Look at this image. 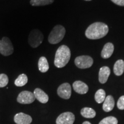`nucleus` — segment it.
<instances>
[{
    "mask_svg": "<svg viewBox=\"0 0 124 124\" xmlns=\"http://www.w3.org/2000/svg\"><path fill=\"white\" fill-rule=\"evenodd\" d=\"M75 121V116L71 112H65L60 114L57 118L56 124H73Z\"/></svg>",
    "mask_w": 124,
    "mask_h": 124,
    "instance_id": "8",
    "label": "nucleus"
},
{
    "mask_svg": "<svg viewBox=\"0 0 124 124\" xmlns=\"http://www.w3.org/2000/svg\"><path fill=\"white\" fill-rule=\"evenodd\" d=\"M108 32V27L106 24L96 22L91 24L86 29L85 35L91 40H97L105 37Z\"/></svg>",
    "mask_w": 124,
    "mask_h": 124,
    "instance_id": "1",
    "label": "nucleus"
},
{
    "mask_svg": "<svg viewBox=\"0 0 124 124\" xmlns=\"http://www.w3.org/2000/svg\"><path fill=\"white\" fill-rule=\"evenodd\" d=\"M114 45L111 43H108L105 45L101 52V57L103 59L110 58L114 52Z\"/></svg>",
    "mask_w": 124,
    "mask_h": 124,
    "instance_id": "14",
    "label": "nucleus"
},
{
    "mask_svg": "<svg viewBox=\"0 0 124 124\" xmlns=\"http://www.w3.org/2000/svg\"><path fill=\"white\" fill-rule=\"evenodd\" d=\"M110 75V70L107 66L101 67L99 72V81L102 84H104L108 81V79Z\"/></svg>",
    "mask_w": 124,
    "mask_h": 124,
    "instance_id": "12",
    "label": "nucleus"
},
{
    "mask_svg": "<svg viewBox=\"0 0 124 124\" xmlns=\"http://www.w3.org/2000/svg\"><path fill=\"white\" fill-rule=\"evenodd\" d=\"M9 79L5 74H0V87H4L8 84Z\"/></svg>",
    "mask_w": 124,
    "mask_h": 124,
    "instance_id": "23",
    "label": "nucleus"
},
{
    "mask_svg": "<svg viewBox=\"0 0 124 124\" xmlns=\"http://www.w3.org/2000/svg\"><path fill=\"white\" fill-rule=\"evenodd\" d=\"M28 82V77L27 76L24 74H22L20 75L17 77V78L15 80V84L16 86L22 87L24 86Z\"/></svg>",
    "mask_w": 124,
    "mask_h": 124,
    "instance_id": "19",
    "label": "nucleus"
},
{
    "mask_svg": "<svg viewBox=\"0 0 124 124\" xmlns=\"http://www.w3.org/2000/svg\"><path fill=\"white\" fill-rule=\"evenodd\" d=\"M111 1L117 5L124 7V0H111Z\"/></svg>",
    "mask_w": 124,
    "mask_h": 124,
    "instance_id": "25",
    "label": "nucleus"
},
{
    "mask_svg": "<svg viewBox=\"0 0 124 124\" xmlns=\"http://www.w3.org/2000/svg\"><path fill=\"white\" fill-rule=\"evenodd\" d=\"M99 124H118V120L114 117L109 116L103 118Z\"/></svg>",
    "mask_w": 124,
    "mask_h": 124,
    "instance_id": "22",
    "label": "nucleus"
},
{
    "mask_svg": "<svg viewBox=\"0 0 124 124\" xmlns=\"http://www.w3.org/2000/svg\"><path fill=\"white\" fill-rule=\"evenodd\" d=\"M36 99L42 103H46L49 100V97L44 91L39 88H36L33 93Z\"/></svg>",
    "mask_w": 124,
    "mask_h": 124,
    "instance_id": "13",
    "label": "nucleus"
},
{
    "mask_svg": "<svg viewBox=\"0 0 124 124\" xmlns=\"http://www.w3.org/2000/svg\"><path fill=\"white\" fill-rule=\"evenodd\" d=\"M106 98V93L103 89L98 90L95 94V101L98 103H101Z\"/></svg>",
    "mask_w": 124,
    "mask_h": 124,
    "instance_id": "20",
    "label": "nucleus"
},
{
    "mask_svg": "<svg viewBox=\"0 0 124 124\" xmlns=\"http://www.w3.org/2000/svg\"><path fill=\"white\" fill-rule=\"evenodd\" d=\"M54 0H31V5L38 7V6H44L52 4Z\"/></svg>",
    "mask_w": 124,
    "mask_h": 124,
    "instance_id": "21",
    "label": "nucleus"
},
{
    "mask_svg": "<svg viewBox=\"0 0 124 124\" xmlns=\"http://www.w3.org/2000/svg\"><path fill=\"white\" fill-rule=\"evenodd\" d=\"M82 124H91L89 121H85V122H83V123Z\"/></svg>",
    "mask_w": 124,
    "mask_h": 124,
    "instance_id": "26",
    "label": "nucleus"
},
{
    "mask_svg": "<svg viewBox=\"0 0 124 124\" xmlns=\"http://www.w3.org/2000/svg\"><path fill=\"white\" fill-rule=\"evenodd\" d=\"M81 115L87 118H93L96 116V113L94 110L90 108H84L80 111Z\"/></svg>",
    "mask_w": 124,
    "mask_h": 124,
    "instance_id": "18",
    "label": "nucleus"
},
{
    "mask_svg": "<svg viewBox=\"0 0 124 124\" xmlns=\"http://www.w3.org/2000/svg\"><path fill=\"white\" fill-rule=\"evenodd\" d=\"M117 107L120 110H124V95L121 96L118 100Z\"/></svg>",
    "mask_w": 124,
    "mask_h": 124,
    "instance_id": "24",
    "label": "nucleus"
},
{
    "mask_svg": "<svg viewBox=\"0 0 124 124\" xmlns=\"http://www.w3.org/2000/svg\"><path fill=\"white\" fill-rule=\"evenodd\" d=\"M66 34V29L61 25L55 26L48 36L49 43L51 44H56L60 43L64 38Z\"/></svg>",
    "mask_w": 124,
    "mask_h": 124,
    "instance_id": "3",
    "label": "nucleus"
},
{
    "mask_svg": "<svg viewBox=\"0 0 124 124\" xmlns=\"http://www.w3.org/2000/svg\"><path fill=\"white\" fill-rule=\"evenodd\" d=\"M44 39L42 32L39 29L31 31L28 37V43L32 48H37L41 44Z\"/></svg>",
    "mask_w": 124,
    "mask_h": 124,
    "instance_id": "4",
    "label": "nucleus"
},
{
    "mask_svg": "<svg viewBox=\"0 0 124 124\" xmlns=\"http://www.w3.org/2000/svg\"><path fill=\"white\" fill-rule=\"evenodd\" d=\"M114 73L117 76H121L124 72V61L122 59L118 60L114 65Z\"/></svg>",
    "mask_w": 124,
    "mask_h": 124,
    "instance_id": "16",
    "label": "nucleus"
},
{
    "mask_svg": "<svg viewBox=\"0 0 124 124\" xmlns=\"http://www.w3.org/2000/svg\"><path fill=\"white\" fill-rule=\"evenodd\" d=\"M58 95L64 100H69L71 95V87L68 83L62 84L58 87L57 90Z\"/></svg>",
    "mask_w": 124,
    "mask_h": 124,
    "instance_id": "9",
    "label": "nucleus"
},
{
    "mask_svg": "<svg viewBox=\"0 0 124 124\" xmlns=\"http://www.w3.org/2000/svg\"><path fill=\"white\" fill-rule=\"evenodd\" d=\"M36 98L33 93L29 91H23L18 95L17 101L21 104H30L35 101Z\"/></svg>",
    "mask_w": 124,
    "mask_h": 124,
    "instance_id": "7",
    "label": "nucleus"
},
{
    "mask_svg": "<svg viewBox=\"0 0 124 124\" xmlns=\"http://www.w3.org/2000/svg\"><path fill=\"white\" fill-rule=\"evenodd\" d=\"M14 121L17 124H30L32 121V118L28 114L20 113L16 114Z\"/></svg>",
    "mask_w": 124,
    "mask_h": 124,
    "instance_id": "10",
    "label": "nucleus"
},
{
    "mask_svg": "<svg viewBox=\"0 0 124 124\" xmlns=\"http://www.w3.org/2000/svg\"><path fill=\"white\" fill-rule=\"evenodd\" d=\"M13 52V46L8 38L4 37L0 40V53L2 55L7 56L12 55Z\"/></svg>",
    "mask_w": 124,
    "mask_h": 124,
    "instance_id": "5",
    "label": "nucleus"
},
{
    "mask_svg": "<svg viewBox=\"0 0 124 124\" xmlns=\"http://www.w3.org/2000/svg\"><path fill=\"white\" fill-rule=\"evenodd\" d=\"M114 107V100L111 95L107 96L103 104V109L106 112L112 110Z\"/></svg>",
    "mask_w": 124,
    "mask_h": 124,
    "instance_id": "15",
    "label": "nucleus"
},
{
    "mask_svg": "<svg viewBox=\"0 0 124 124\" xmlns=\"http://www.w3.org/2000/svg\"><path fill=\"white\" fill-rule=\"evenodd\" d=\"M73 89L75 92L79 94H86L89 91V87L84 82L77 80L73 83Z\"/></svg>",
    "mask_w": 124,
    "mask_h": 124,
    "instance_id": "11",
    "label": "nucleus"
},
{
    "mask_svg": "<svg viewBox=\"0 0 124 124\" xmlns=\"http://www.w3.org/2000/svg\"><path fill=\"white\" fill-rule=\"evenodd\" d=\"M70 58V49L67 46L62 45L56 52L54 64L57 68L64 67L69 63Z\"/></svg>",
    "mask_w": 124,
    "mask_h": 124,
    "instance_id": "2",
    "label": "nucleus"
},
{
    "mask_svg": "<svg viewBox=\"0 0 124 124\" xmlns=\"http://www.w3.org/2000/svg\"><path fill=\"white\" fill-rule=\"evenodd\" d=\"M75 64L79 69H88V68L91 67L93 64V59L90 56H80L75 58Z\"/></svg>",
    "mask_w": 124,
    "mask_h": 124,
    "instance_id": "6",
    "label": "nucleus"
},
{
    "mask_svg": "<svg viewBox=\"0 0 124 124\" xmlns=\"http://www.w3.org/2000/svg\"><path fill=\"white\" fill-rule=\"evenodd\" d=\"M85 1H91V0H85Z\"/></svg>",
    "mask_w": 124,
    "mask_h": 124,
    "instance_id": "27",
    "label": "nucleus"
},
{
    "mask_svg": "<svg viewBox=\"0 0 124 124\" xmlns=\"http://www.w3.org/2000/svg\"><path fill=\"white\" fill-rule=\"evenodd\" d=\"M39 70L41 72H46L49 70L48 62L46 57L41 56L38 62Z\"/></svg>",
    "mask_w": 124,
    "mask_h": 124,
    "instance_id": "17",
    "label": "nucleus"
}]
</instances>
